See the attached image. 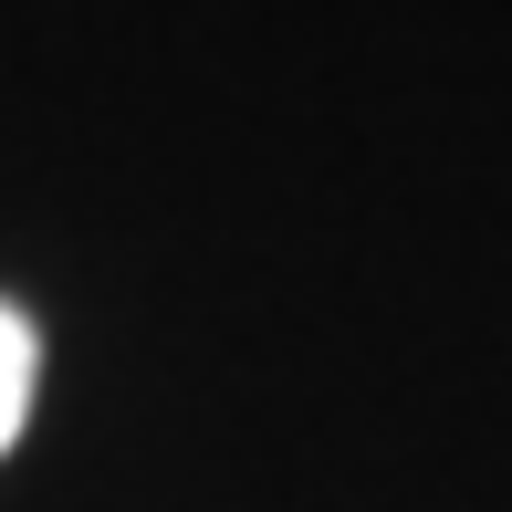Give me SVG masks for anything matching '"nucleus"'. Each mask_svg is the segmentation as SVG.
<instances>
[{"label":"nucleus","mask_w":512,"mask_h":512,"mask_svg":"<svg viewBox=\"0 0 512 512\" xmlns=\"http://www.w3.org/2000/svg\"><path fill=\"white\" fill-rule=\"evenodd\" d=\"M32 366H42L32 324L0 304V450H11V439H21V418H32Z\"/></svg>","instance_id":"1"}]
</instances>
